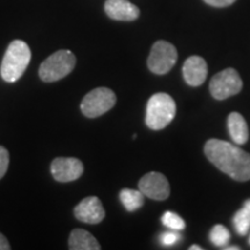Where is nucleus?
Listing matches in <instances>:
<instances>
[{
	"label": "nucleus",
	"mask_w": 250,
	"mask_h": 250,
	"mask_svg": "<svg viewBox=\"0 0 250 250\" xmlns=\"http://www.w3.org/2000/svg\"><path fill=\"white\" fill-rule=\"evenodd\" d=\"M204 152L219 170L233 180L240 182L250 180V154L237 145L220 139H210L205 144Z\"/></svg>",
	"instance_id": "nucleus-1"
},
{
	"label": "nucleus",
	"mask_w": 250,
	"mask_h": 250,
	"mask_svg": "<svg viewBox=\"0 0 250 250\" xmlns=\"http://www.w3.org/2000/svg\"><path fill=\"white\" fill-rule=\"evenodd\" d=\"M31 59L29 45L21 40H14L2 58L0 74L7 83H15L23 76Z\"/></svg>",
	"instance_id": "nucleus-2"
},
{
	"label": "nucleus",
	"mask_w": 250,
	"mask_h": 250,
	"mask_svg": "<svg viewBox=\"0 0 250 250\" xmlns=\"http://www.w3.org/2000/svg\"><path fill=\"white\" fill-rule=\"evenodd\" d=\"M176 114V103L170 95L156 93L148 100L146 107V125L152 130H162L174 120Z\"/></svg>",
	"instance_id": "nucleus-3"
},
{
	"label": "nucleus",
	"mask_w": 250,
	"mask_h": 250,
	"mask_svg": "<svg viewBox=\"0 0 250 250\" xmlns=\"http://www.w3.org/2000/svg\"><path fill=\"white\" fill-rule=\"evenodd\" d=\"M76 56L70 50H58L41 64L39 76L44 83H55L65 78L76 66Z\"/></svg>",
	"instance_id": "nucleus-4"
},
{
	"label": "nucleus",
	"mask_w": 250,
	"mask_h": 250,
	"mask_svg": "<svg viewBox=\"0 0 250 250\" xmlns=\"http://www.w3.org/2000/svg\"><path fill=\"white\" fill-rule=\"evenodd\" d=\"M116 94L107 87L93 89L83 98L80 109L88 118H96L110 110L116 104Z\"/></svg>",
	"instance_id": "nucleus-5"
},
{
	"label": "nucleus",
	"mask_w": 250,
	"mask_h": 250,
	"mask_svg": "<svg viewBox=\"0 0 250 250\" xmlns=\"http://www.w3.org/2000/svg\"><path fill=\"white\" fill-rule=\"evenodd\" d=\"M177 62V50L167 41H158L153 44L147 59L151 72L159 76L168 73Z\"/></svg>",
	"instance_id": "nucleus-6"
},
{
	"label": "nucleus",
	"mask_w": 250,
	"mask_h": 250,
	"mask_svg": "<svg viewBox=\"0 0 250 250\" xmlns=\"http://www.w3.org/2000/svg\"><path fill=\"white\" fill-rule=\"evenodd\" d=\"M243 83L241 77L234 68H226L219 72L210 81V93L214 99L226 100L241 92Z\"/></svg>",
	"instance_id": "nucleus-7"
},
{
	"label": "nucleus",
	"mask_w": 250,
	"mask_h": 250,
	"mask_svg": "<svg viewBox=\"0 0 250 250\" xmlns=\"http://www.w3.org/2000/svg\"><path fill=\"white\" fill-rule=\"evenodd\" d=\"M139 190L144 196L154 201H165L170 195V187L167 177L158 171L144 175L138 183Z\"/></svg>",
	"instance_id": "nucleus-8"
},
{
	"label": "nucleus",
	"mask_w": 250,
	"mask_h": 250,
	"mask_svg": "<svg viewBox=\"0 0 250 250\" xmlns=\"http://www.w3.org/2000/svg\"><path fill=\"white\" fill-rule=\"evenodd\" d=\"M51 174L58 182H72L83 174V165L77 158H56L51 162Z\"/></svg>",
	"instance_id": "nucleus-9"
},
{
	"label": "nucleus",
	"mask_w": 250,
	"mask_h": 250,
	"mask_svg": "<svg viewBox=\"0 0 250 250\" xmlns=\"http://www.w3.org/2000/svg\"><path fill=\"white\" fill-rule=\"evenodd\" d=\"M74 215L79 221L85 224H100L105 217V211L98 197L90 196L83 199L76 208Z\"/></svg>",
	"instance_id": "nucleus-10"
},
{
	"label": "nucleus",
	"mask_w": 250,
	"mask_h": 250,
	"mask_svg": "<svg viewBox=\"0 0 250 250\" xmlns=\"http://www.w3.org/2000/svg\"><path fill=\"white\" fill-rule=\"evenodd\" d=\"M183 78L189 86L198 87L208 77V64L199 56H191L183 64Z\"/></svg>",
	"instance_id": "nucleus-11"
},
{
	"label": "nucleus",
	"mask_w": 250,
	"mask_h": 250,
	"mask_svg": "<svg viewBox=\"0 0 250 250\" xmlns=\"http://www.w3.org/2000/svg\"><path fill=\"white\" fill-rule=\"evenodd\" d=\"M104 11L109 18L117 21H134L140 14L139 8L127 0H107Z\"/></svg>",
	"instance_id": "nucleus-12"
},
{
	"label": "nucleus",
	"mask_w": 250,
	"mask_h": 250,
	"mask_svg": "<svg viewBox=\"0 0 250 250\" xmlns=\"http://www.w3.org/2000/svg\"><path fill=\"white\" fill-rule=\"evenodd\" d=\"M227 126L229 136L237 145H243L249 139V130L247 122L239 112H230L227 118Z\"/></svg>",
	"instance_id": "nucleus-13"
},
{
	"label": "nucleus",
	"mask_w": 250,
	"mask_h": 250,
	"mask_svg": "<svg viewBox=\"0 0 250 250\" xmlns=\"http://www.w3.org/2000/svg\"><path fill=\"white\" fill-rule=\"evenodd\" d=\"M68 248L71 250H100L101 246L89 232L76 228L68 237Z\"/></svg>",
	"instance_id": "nucleus-14"
},
{
	"label": "nucleus",
	"mask_w": 250,
	"mask_h": 250,
	"mask_svg": "<svg viewBox=\"0 0 250 250\" xmlns=\"http://www.w3.org/2000/svg\"><path fill=\"white\" fill-rule=\"evenodd\" d=\"M120 199L127 211L133 212L144 205L145 196L140 190L123 189L120 193Z\"/></svg>",
	"instance_id": "nucleus-15"
},
{
	"label": "nucleus",
	"mask_w": 250,
	"mask_h": 250,
	"mask_svg": "<svg viewBox=\"0 0 250 250\" xmlns=\"http://www.w3.org/2000/svg\"><path fill=\"white\" fill-rule=\"evenodd\" d=\"M233 224L237 234L247 235L250 229V212L245 208L237 211L233 218Z\"/></svg>",
	"instance_id": "nucleus-16"
},
{
	"label": "nucleus",
	"mask_w": 250,
	"mask_h": 250,
	"mask_svg": "<svg viewBox=\"0 0 250 250\" xmlns=\"http://www.w3.org/2000/svg\"><path fill=\"white\" fill-rule=\"evenodd\" d=\"M230 239V233L223 225H215L210 232L211 242L217 247H225L228 245Z\"/></svg>",
	"instance_id": "nucleus-17"
},
{
	"label": "nucleus",
	"mask_w": 250,
	"mask_h": 250,
	"mask_svg": "<svg viewBox=\"0 0 250 250\" xmlns=\"http://www.w3.org/2000/svg\"><path fill=\"white\" fill-rule=\"evenodd\" d=\"M161 221L164 226L168 227L171 230H182L186 227V223H184L183 219L179 214L170 211L165 212L161 218Z\"/></svg>",
	"instance_id": "nucleus-18"
},
{
	"label": "nucleus",
	"mask_w": 250,
	"mask_h": 250,
	"mask_svg": "<svg viewBox=\"0 0 250 250\" xmlns=\"http://www.w3.org/2000/svg\"><path fill=\"white\" fill-rule=\"evenodd\" d=\"M176 232H177V230H175V232L162 233L160 235V243H161V245L170 247V246L175 245V243L179 242L180 239H181V235Z\"/></svg>",
	"instance_id": "nucleus-19"
},
{
	"label": "nucleus",
	"mask_w": 250,
	"mask_h": 250,
	"mask_svg": "<svg viewBox=\"0 0 250 250\" xmlns=\"http://www.w3.org/2000/svg\"><path fill=\"white\" fill-rule=\"evenodd\" d=\"M9 166V153L4 146H0V180L5 176Z\"/></svg>",
	"instance_id": "nucleus-20"
},
{
	"label": "nucleus",
	"mask_w": 250,
	"mask_h": 250,
	"mask_svg": "<svg viewBox=\"0 0 250 250\" xmlns=\"http://www.w3.org/2000/svg\"><path fill=\"white\" fill-rule=\"evenodd\" d=\"M204 1L213 7H227V6L234 4L236 0H204Z\"/></svg>",
	"instance_id": "nucleus-21"
},
{
	"label": "nucleus",
	"mask_w": 250,
	"mask_h": 250,
	"mask_svg": "<svg viewBox=\"0 0 250 250\" xmlns=\"http://www.w3.org/2000/svg\"><path fill=\"white\" fill-rule=\"evenodd\" d=\"M11 246H9L8 240L6 239V236L2 233H0V250H9Z\"/></svg>",
	"instance_id": "nucleus-22"
},
{
	"label": "nucleus",
	"mask_w": 250,
	"mask_h": 250,
	"mask_svg": "<svg viewBox=\"0 0 250 250\" xmlns=\"http://www.w3.org/2000/svg\"><path fill=\"white\" fill-rule=\"evenodd\" d=\"M224 249H226V250H240V247H234V246H232V247H224Z\"/></svg>",
	"instance_id": "nucleus-23"
},
{
	"label": "nucleus",
	"mask_w": 250,
	"mask_h": 250,
	"mask_svg": "<svg viewBox=\"0 0 250 250\" xmlns=\"http://www.w3.org/2000/svg\"><path fill=\"white\" fill-rule=\"evenodd\" d=\"M189 249H190V250H203L202 247H199V246H197V245L191 246Z\"/></svg>",
	"instance_id": "nucleus-24"
},
{
	"label": "nucleus",
	"mask_w": 250,
	"mask_h": 250,
	"mask_svg": "<svg viewBox=\"0 0 250 250\" xmlns=\"http://www.w3.org/2000/svg\"><path fill=\"white\" fill-rule=\"evenodd\" d=\"M245 208H247L250 212V199H248V201L245 202Z\"/></svg>",
	"instance_id": "nucleus-25"
},
{
	"label": "nucleus",
	"mask_w": 250,
	"mask_h": 250,
	"mask_svg": "<svg viewBox=\"0 0 250 250\" xmlns=\"http://www.w3.org/2000/svg\"><path fill=\"white\" fill-rule=\"evenodd\" d=\"M249 243H250V236H249Z\"/></svg>",
	"instance_id": "nucleus-26"
}]
</instances>
